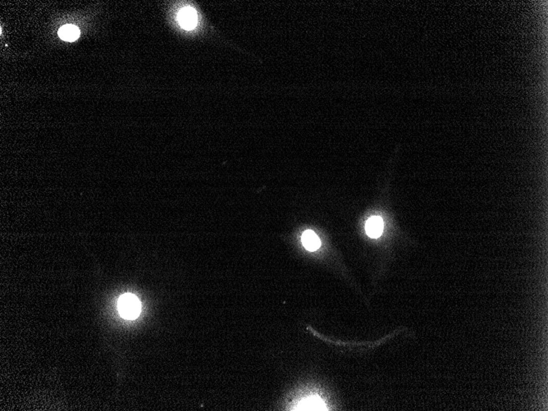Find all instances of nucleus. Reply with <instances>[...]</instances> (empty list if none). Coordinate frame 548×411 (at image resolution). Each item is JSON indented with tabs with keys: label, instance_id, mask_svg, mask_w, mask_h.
Masks as SVG:
<instances>
[{
	"label": "nucleus",
	"instance_id": "nucleus-1",
	"mask_svg": "<svg viewBox=\"0 0 548 411\" xmlns=\"http://www.w3.org/2000/svg\"><path fill=\"white\" fill-rule=\"evenodd\" d=\"M118 309L124 319H135L140 315L141 304L135 295L126 293L119 298Z\"/></svg>",
	"mask_w": 548,
	"mask_h": 411
},
{
	"label": "nucleus",
	"instance_id": "nucleus-2",
	"mask_svg": "<svg viewBox=\"0 0 548 411\" xmlns=\"http://www.w3.org/2000/svg\"><path fill=\"white\" fill-rule=\"evenodd\" d=\"M178 21L181 26L186 30L194 28L197 24V15L191 7H185L178 14Z\"/></svg>",
	"mask_w": 548,
	"mask_h": 411
},
{
	"label": "nucleus",
	"instance_id": "nucleus-4",
	"mask_svg": "<svg viewBox=\"0 0 548 411\" xmlns=\"http://www.w3.org/2000/svg\"><path fill=\"white\" fill-rule=\"evenodd\" d=\"M302 243L304 248L309 251H314L320 247V239L313 231H306L302 235Z\"/></svg>",
	"mask_w": 548,
	"mask_h": 411
},
{
	"label": "nucleus",
	"instance_id": "nucleus-3",
	"mask_svg": "<svg viewBox=\"0 0 548 411\" xmlns=\"http://www.w3.org/2000/svg\"><path fill=\"white\" fill-rule=\"evenodd\" d=\"M366 233L372 238L379 237L383 230V222L378 216L372 217L366 223Z\"/></svg>",
	"mask_w": 548,
	"mask_h": 411
},
{
	"label": "nucleus",
	"instance_id": "nucleus-6",
	"mask_svg": "<svg viewBox=\"0 0 548 411\" xmlns=\"http://www.w3.org/2000/svg\"><path fill=\"white\" fill-rule=\"evenodd\" d=\"M298 409L301 411H325V405L318 397L309 398L302 402Z\"/></svg>",
	"mask_w": 548,
	"mask_h": 411
},
{
	"label": "nucleus",
	"instance_id": "nucleus-5",
	"mask_svg": "<svg viewBox=\"0 0 548 411\" xmlns=\"http://www.w3.org/2000/svg\"><path fill=\"white\" fill-rule=\"evenodd\" d=\"M59 36L63 41L71 42L79 38L80 30L77 26L73 25H66L60 29Z\"/></svg>",
	"mask_w": 548,
	"mask_h": 411
}]
</instances>
